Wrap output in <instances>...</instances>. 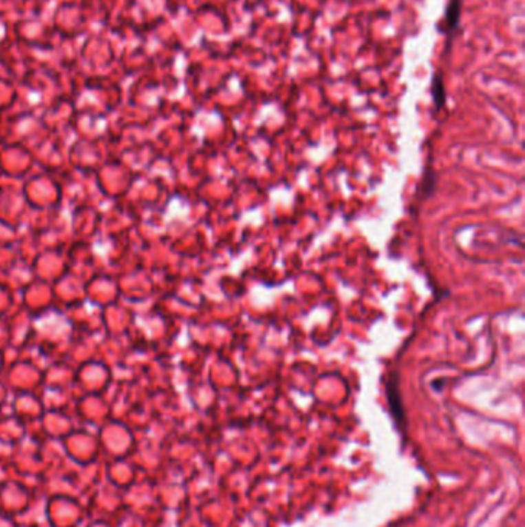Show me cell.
<instances>
[{"label": "cell", "instance_id": "obj_2", "mask_svg": "<svg viewBox=\"0 0 525 527\" xmlns=\"http://www.w3.org/2000/svg\"><path fill=\"white\" fill-rule=\"evenodd\" d=\"M431 96L434 101V105L438 108H442L445 103V88H444V82H442V76L440 74H434L433 82H431Z\"/></svg>", "mask_w": 525, "mask_h": 527}, {"label": "cell", "instance_id": "obj_3", "mask_svg": "<svg viewBox=\"0 0 525 527\" xmlns=\"http://www.w3.org/2000/svg\"><path fill=\"white\" fill-rule=\"evenodd\" d=\"M461 16V0H451L449 10H447V27L449 30H455Z\"/></svg>", "mask_w": 525, "mask_h": 527}, {"label": "cell", "instance_id": "obj_1", "mask_svg": "<svg viewBox=\"0 0 525 527\" xmlns=\"http://www.w3.org/2000/svg\"><path fill=\"white\" fill-rule=\"evenodd\" d=\"M387 396H388V404H390V410L394 421L398 426H405V412L404 406H402L400 392L398 389V380H390L387 386Z\"/></svg>", "mask_w": 525, "mask_h": 527}]
</instances>
